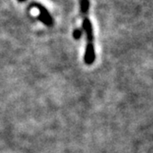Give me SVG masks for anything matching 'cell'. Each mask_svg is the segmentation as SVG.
I'll return each mask as SVG.
<instances>
[{"label": "cell", "instance_id": "4", "mask_svg": "<svg viewBox=\"0 0 153 153\" xmlns=\"http://www.w3.org/2000/svg\"><path fill=\"white\" fill-rule=\"evenodd\" d=\"M82 36V30L79 29V28H76L73 31V38L75 40H79Z\"/></svg>", "mask_w": 153, "mask_h": 153}, {"label": "cell", "instance_id": "2", "mask_svg": "<svg viewBox=\"0 0 153 153\" xmlns=\"http://www.w3.org/2000/svg\"><path fill=\"white\" fill-rule=\"evenodd\" d=\"M30 7H36L39 10V15L37 16V19L41 21L42 23H43V24L48 26V27H51L53 24V18H52L51 14L49 13V11H48L45 7H43L42 4L36 3V2L32 3L30 5Z\"/></svg>", "mask_w": 153, "mask_h": 153}, {"label": "cell", "instance_id": "5", "mask_svg": "<svg viewBox=\"0 0 153 153\" xmlns=\"http://www.w3.org/2000/svg\"><path fill=\"white\" fill-rule=\"evenodd\" d=\"M18 1H19V3H21V2H24V1H26V0H18Z\"/></svg>", "mask_w": 153, "mask_h": 153}, {"label": "cell", "instance_id": "1", "mask_svg": "<svg viewBox=\"0 0 153 153\" xmlns=\"http://www.w3.org/2000/svg\"><path fill=\"white\" fill-rule=\"evenodd\" d=\"M82 28L87 36V45L84 53V62L86 65H92L95 61V49H94V35L93 27L88 15L82 16Z\"/></svg>", "mask_w": 153, "mask_h": 153}, {"label": "cell", "instance_id": "3", "mask_svg": "<svg viewBox=\"0 0 153 153\" xmlns=\"http://www.w3.org/2000/svg\"><path fill=\"white\" fill-rule=\"evenodd\" d=\"M90 0H79V7H80V12L81 15H88L89 10H90Z\"/></svg>", "mask_w": 153, "mask_h": 153}]
</instances>
